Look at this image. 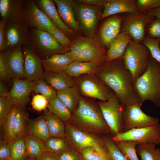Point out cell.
I'll return each mask as SVG.
<instances>
[{
  "instance_id": "1",
  "label": "cell",
  "mask_w": 160,
  "mask_h": 160,
  "mask_svg": "<svg viewBox=\"0 0 160 160\" xmlns=\"http://www.w3.org/2000/svg\"><path fill=\"white\" fill-rule=\"evenodd\" d=\"M96 74L121 103L125 106L142 104L135 91L132 74L123 58L105 63Z\"/></svg>"
},
{
  "instance_id": "2",
  "label": "cell",
  "mask_w": 160,
  "mask_h": 160,
  "mask_svg": "<svg viewBox=\"0 0 160 160\" xmlns=\"http://www.w3.org/2000/svg\"><path fill=\"white\" fill-rule=\"evenodd\" d=\"M69 122L78 129L92 135L104 136L111 133L97 104L81 97Z\"/></svg>"
},
{
  "instance_id": "3",
  "label": "cell",
  "mask_w": 160,
  "mask_h": 160,
  "mask_svg": "<svg viewBox=\"0 0 160 160\" xmlns=\"http://www.w3.org/2000/svg\"><path fill=\"white\" fill-rule=\"evenodd\" d=\"M135 91L142 103L149 100L160 106V63L151 55L147 68L134 83Z\"/></svg>"
},
{
  "instance_id": "4",
  "label": "cell",
  "mask_w": 160,
  "mask_h": 160,
  "mask_svg": "<svg viewBox=\"0 0 160 160\" xmlns=\"http://www.w3.org/2000/svg\"><path fill=\"white\" fill-rule=\"evenodd\" d=\"M151 56L148 48L132 39L128 44L123 58L134 82L146 70Z\"/></svg>"
},
{
  "instance_id": "5",
  "label": "cell",
  "mask_w": 160,
  "mask_h": 160,
  "mask_svg": "<svg viewBox=\"0 0 160 160\" xmlns=\"http://www.w3.org/2000/svg\"><path fill=\"white\" fill-rule=\"evenodd\" d=\"M113 136L123 132V119L125 105L120 102L113 92L108 99L97 103Z\"/></svg>"
},
{
  "instance_id": "6",
  "label": "cell",
  "mask_w": 160,
  "mask_h": 160,
  "mask_svg": "<svg viewBox=\"0 0 160 160\" xmlns=\"http://www.w3.org/2000/svg\"><path fill=\"white\" fill-rule=\"evenodd\" d=\"M31 44L38 57L45 59L66 52L64 49L48 32L36 28L30 30Z\"/></svg>"
},
{
  "instance_id": "7",
  "label": "cell",
  "mask_w": 160,
  "mask_h": 160,
  "mask_svg": "<svg viewBox=\"0 0 160 160\" xmlns=\"http://www.w3.org/2000/svg\"><path fill=\"white\" fill-rule=\"evenodd\" d=\"M75 17L81 31L87 37L94 36L102 12L101 7L87 5L72 0Z\"/></svg>"
},
{
  "instance_id": "8",
  "label": "cell",
  "mask_w": 160,
  "mask_h": 160,
  "mask_svg": "<svg viewBox=\"0 0 160 160\" xmlns=\"http://www.w3.org/2000/svg\"><path fill=\"white\" fill-rule=\"evenodd\" d=\"M155 19V17L145 13H127L124 16L121 32L127 33L134 41L141 43L146 36L148 26Z\"/></svg>"
},
{
  "instance_id": "9",
  "label": "cell",
  "mask_w": 160,
  "mask_h": 160,
  "mask_svg": "<svg viewBox=\"0 0 160 160\" xmlns=\"http://www.w3.org/2000/svg\"><path fill=\"white\" fill-rule=\"evenodd\" d=\"M114 142L124 140L136 142L139 144H160V124L133 129L118 133L111 137Z\"/></svg>"
},
{
  "instance_id": "10",
  "label": "cell",
  "mask_w": 160,
  "mask_h": 160,
  "mask_svg": "<svg viewBox=\"0 0 160 160\" xmlns=\"http://www.w3.org/2000/svg\"><path fill=\"white\" fill-rule=\"evenodd\" d=\"M142 104L137 103L125 106L123 119V132L133 129L157 125L159 119L148 115L141 110Z\"/></svg>"
},
{
  "instance_id": "11",
  "label": "cell",
  "mask_w": 160,
  "mask_h": 160,
  "mask_svg": "<svg viewBox=\"0 0 160 160\" xmlns=\"http://www.w3.org/2000/svg\"><path fill=\"white\" fill-rule=\"evenodd\" d=\"M65 138L72 147L80 153L84 148L89 147H106L103 136L90 134L80 130L69 122L65 123Z\"/></svg>"
},
{
  "instance_id": "12",
  "label": "cell",
  "mask_w": 160,
  "mask_h": 160,
  "mask_svg": "<svg viewBox=\"0 0 160 160\" xmlns=\"http://www.w3.org/2000/svg\"><path fill=\"white\" fill-rule=\"evenodd\" d=\"M94 74H85L79 79L78 83L79 90L84 96L106 101L113 92Z\"/></svg>"
},
{
  "instance_id": "13",
  "label": "cell",
  "mask_w": 160,
  "mask_h": 160,
  "mask_svg": "<svg viewBox=\"0 0 160 160\" xmlns=\"http://www.w3.org/2000/svg\"><path fill=\"white\" fill-rule=\"evenodd\" d=\"M29 28L25 22H7L4 33L8 49L31 44Z\"/></svg>"
},
{
  "instance_id": "14",
  "label": "cell",
  "mask_w": 160,
  "mask_h": 160,
  "mask_svg": "<svg viewBox=\"0 0 160 160\" xmlns=\"http://www.w3.org/2000/svg\"><path fill=\"white\" fill-rule=\"evenodd\" d=\"M25 22L28 27L44 31L51 34L55 26L45 13L33 0H25Z\"/></svg>"
},
{
  "instance_id": "15",
  "label": "cell",
  "mask_w": 160,
  "mask_h": 160,
  "mask_svg": "<svg viewBox=\"0 0 160 160\" xmlns=\"http://www.w3.org/2000/svg\"><path fill=\"white\" fill-rule=\"evenodd\" d=\"M0 56L12 79L25 78L23 47L8 49L0 53Z\"/></svg>"
},
{
  "instance_id": "16",
  "label": "cell",
  "mask_w": 160,
  "mask_h": 160,
  "mask_svg": "<svg viewBox=\"0 0 160 160\" xmlns=\"http://www.w3.org/2000/svg\"><path fill=\"white\" fill-rule=\"evenodd\" d=\"M82 50L80 61L93 62L101 66L105 63L107 52L99 39L94 36L81 37Z\"/></svg>"
},
{
  "instance_id": "17",
  "label": "cell",
  "mask_w": 160,
  "mask_h": 160,
  "mask_svg": "<svg viewBox=\"0 0 160 160\" xmlns=\"http://www.w3.org/2000/svg\"><path fill=\"white\" fill-rule=\"evenodd\" d=\"M24 57L25 78L31 81H35L42 78L44 72L40 59L31 44L23 47Z\"/></svg>"
},
{
  "instance_id": "18",
  "label": "cell",
  "mask_w": 160,
  "mask_h": 160,
  "mask_svg": "<svg viewBox=\"0 0 160 160\" xmlns=\"http://www.w3.org/2000/svg\"><path fill=\"white\" fill-rule=\"evenodd\" d=\"M35 81L13 78L8 97L18 107L23 109L29 100V96Z\"/></svg>"
},
{
  "instance_id": "19",
  "label": "cell",
  "mask_w": 160,
  "mask_h": 160,
  "mask_svg": "<svg viewBox=\"0 0 160 160\" xmlns=\"http://www.w3.org/2000/svg\"><path fill=\"white\" fill-rule=\"evenodd\" d=\"M25 0H0V13L7 22H25Z\"/></svg>"
},
{
  "instance_id": "20",
  "label": "cell",
  "mask_w": 160,
  "mask_h": 160,
  "mask_svg": "<svg viewBox=\"0 0 160 160\" xmlns=\"http://www.w3.org/2000/svg\"><path fill=\"white\" fill-rule=\"evenodd\" d=\"M37 5L44 12L50 19L54 25L60 29L70 39L75 38L76 33L68 26L60 17L52 0H38L35 1Z\"/></svg>"
},
{
  "instance_id": "21",
  "label": "cell",
  "mask_w": 160,
  "mask_h": 160,
  "mask_svg": "<svg viewBox=\"0 0 160 160\" xmlns=\"http://www.w3.org/2000/svg\"><path fill=\"white\" fill-rule=\"evenodd\" d=\"M124 16L117 15L108 19L102 25L100 32V42L108 48L112 41L121 32Z\"/></svg>"
},
{
  "instance_id": "22",
  "label": "cell",
  "mask_w": 160,
  "mask_h": 160,
  "mask_svg": "<svg viewBox=\"0 0 160 160\" xmlns=\"http://www.w3.org/2000/svg\"><path fill=\"white\" fill-rule=\"evenodd\" d=\"M104 7L100 20L118 14L139 12L135 0H110Z\"/></svg>"
},
{
  "instance_id": "23",
  "label": "cell",
  "mask_w": 160,
  "mask_h": 160,
  "mask_svg": "<svg viewBox=\"0 0 160 160\" xmlns=\"http://www.w3.org/2000/svg\"><path fill=\"white\" fill-rule=\"evenodd\" d=\"M131 37L126 32H120L111 42L107 52L106 63L123 58Z\"/></svg>"
},
{
  "instance_id": "24",
  "label": "cell",
  "mask_w": 160,
  "mask_h": 160,
  "mask_svg": "<svg viewBox=\"0 0 160 160\" xmlns=\"http://www.w3.org/2000/svg\"><path fill=\"white\" fill-rule=\"evenodd\" d=\"M58 12L64 22L75 33H80L81 30L76 19L72 5V0H55Z\"/></svg>"
},
{
  "instance_id": "25",
  "label": "cell",
  "mask_w": 160,
  "mask_h": 160,
  "mask_svg": "<svg viewBox=\"0 0 160 160\" xmlns=\"http://www.w3.org/2000/svg\"><path fill=\"white\" fill-rule=\"evenodd\" d=\"M45 71L59 72L65 71L68 66L75 61L69 52L57 54L45 59H40Z\"/></svg>"
},
{
  "instance_id": "26",
  "label": "cell",
  "mask_w": 160,
  "mask_h": 160,
  "mask_svg": "<svg viewBox=\"0 0 160 160\" xmlns=\"http://www.w3.org/2000/svg\"><path fill=\"white\" fill-rule=\"evenodd\" d=\"M42 79L57 91L75 86L74 80L65 71L59 72L45 71Z\"/></svg>"
},
{
  "instance_id": "27",
  "label": "cell",
  "mask_w": 160,
  "mask_h": 160,
  "mask_svg": "<svg viewBox=\"0 0 160 160\" xmlns=\"http://www.w3.org/2000/svg\"><path fill=\"white\" fill-rule=\"evenodd\" d=\"M27 133L45 142L50 136L47 124L43 115L27 120Z\"/></svg>"
},
{
  "instance_id": "28",
  "label": "cell",
  "mask_w": 160,
  "mask_h": 160,
  "mask_svg": "<svg viewBox=\"0 0 160 160\" xmlns=\"http://www.w3.org/2000/svg\"><path fill=\"white\" fill-rule=\"evenodd\" d=\"M101 66L93 62L75 60L67 67L65 72L71 77H77L85 74L96 73Z\"/></svg>"
},
{
  "instance_id": "29",
  "label": "cell",
  "mask_w": 160,
  "mask_h": 160,
  "mask_svg": "<svg viewBox=\"0 0 160 160\" xmlns=\"http://www.w3.org/2000/svg\"><path fill=\"white\" fill-rule=\"evenodd\" d=\"M57 92V97L72 114L78 108L81 96L75 86Z\"/></svg>"
},
{
  "instance_id": "30",
  "label": "cell",
  "mask_w": 160,
  "mask_h": 160,
  "mask_svg": "<svg viewBox=\"0 0 160 160\" xmlns=\"http://www.w3.org/2000/svg\"><path fill=\"white\" fill-rule=\"evenodd\" d=\"M43 116L45 120L50 136L65 138V123L47 109L44 110Z\"/></svg>"
},
{
  "instance_id": "31",
  "label": "cell",
  "mask_w": 160,
  "mask_h": 160,
  "mask_svg": "<svg viewBox=\"0 0 160 160\" xmlns=\"http://www.w3.org/2000/svg\"><path fill=\"white\" fill-rule=\"evenodd\" d=\"M28 156L37 159L45 152H50L44 142L28 133L23 138Z\"/></svg>"
},
{
  "instance_id": "32",
  "label": "cell",
  "mask_w": 160,
  "mask_h": 160,
  "mask_svg": "<svg viewBox=\"0 0 160 160\" xmlns=\"http://www.w3.org/2000/svg\"><path fill=\"white\" fill-rule=\"evenodd\" d=\"M47 108L51 113L65 123L70 121L72 114L57 97L49 101Z\"/></svg>"
},
{
  "instance_id": "33",
  "label": "cell",
  "mask_w": 160,
  "mask_h": 160,
  "mask_svg": "<svg viewBox=\"0 0 160 160\" xmlns=\"http://www.w3.org/2000/svg\"><path fill=\"white\" fill-rule=\"evenodd\" d=\"M82 160H112L106 147H89L81 152Z\"/></svg>"
},
{
  "instance_id": "34",
  "label": "cell",
  "mask_w": 160,
  "mask_h": 160,
  "mask_svg": "<svg viewBox=\"0 0 160 160\" xmlns=\"http://www.w3.org/2000/svg\"><path fill=\"white\" fill-rule=\"evenodd\" d=\"M156 145L152 143L138 144L136 151L140 160H160V148H156Z\"/></svg>"
},
{
  "instance_id": "35",
  "label": "cell",
  "mask_w": 160,
  "mask_h": 160,
  "mask_svg": "<svg viewBox=\"0 0 160 160\" xmlns=\"http://www.w3.org/2000/svg\"><path fill=\"white\" fill-rule=\"evenodd\" d=\"M18 106L15 104L8 116L1 127L3 140L10 143L13 140L14 131L15 124Z\"/></svg>"
},
{
  "instance_id": "36",
  "label": "cell",
  "mask_w": 160,
  "mask_h": 160,
  "mask_svg": "<svg viewBox=\"0 0 160 160\" xmlns=\"http://www.w3.org/2000/svg\"><path fill=\"white\" fill-rule=\"evenodd\" d=\"M28 116L27 113L18 106L13 140L24 138L27 134L26 128Z\"/></svg>"
},
{
  "instance_id": "37",
  "label": "cell",
  "mask_w": 160,
  "mask_h": 160,
  "mask_svg": "<svg viewBox=\"0 0 160 160\" xmlns=\"http://www.w3.org/2000/svg\"><path fill=\"white\" fill-rule=\"evenodd\" d=\"M44 143L50 152L56 154L73 148L65 138L50 136Z\"/></svg>"
},
{
  "instance_id": "38",
  "label": "cell",
  "mask_w": 160,
  "mask_h": 160,
  "mask_svg": "<svg viewBox=\"0 0 160 160\" xmlns=\"http://www.w3.org/2000/svg\"><path fill=\"white\" fill-rule=\"evenodd\" d=\"M124 155L128 160H140L137 156L136 147L138 143L134 141L124 140L115 143Z\"/></svg>"
},
{
  "instance_id": "39",
  "label": "cell",
  "mask_w": 160,
  "mask_h": 160,
  "mask_svg": "<svg viewBox=\"0 0 160 160\" xmlns=\"http://www.w3.org/2000/svg\"><path fill=\"white\" fill-rule=\"evenodd\" d=\"M32 91L44 96L49 101L57 97V92L42 79L35 82Z\"/></svg>"
},
{
  "instance_id": "40",
  "label": "cell",
  "mask_w": 160,
  "mask_h": 160,
  "mask_svg": "<svg viewBox=\"0 0 160 160\" xmlns=\"http://www.w3.org/2000/svg\"><path fill=\"white\" fill-rule=\"evenodd\" d=\"M10 143L11 158L13 160H23L28 157L23 138L15 139Z\"/></svg>"
},
{
  "instance_id": "41",
  "label": "cell",
  "mask_w": 160,
  "mask_h": 160,
  "mask_svg": "<svg viewBox=\"0 0 160 160\" xmlns=\"http://www.w3.org/2000/svg\"><path fill=\"white\" fill-rule=\"evenodd\" d=\"M105 146L108 150L112 160H128L118 148L115 143L111 139V137L103 136Z\"/></svg>"
},
{
  "instance_id": "42",
  "label": "cell",
  "mask_w": 160,
  "mask_h": 160,
  "mask_svg": "<svg viewBox=\"0 0 160 160\" xmlns=\"http://www.w3.org/2000/svg\"><path fill=\"white\" fill-rule=\"evenodd\" d=\"M14 103L9 97H0V127L1 128Z\"/></svg>"
},
{
  "instance_id": "43",
  "label": "cell",
  "mask_w": 160,
  "mask_h": 160,
  "mask_svg": "<svg viewBox=\"0 0 160 160\" xmlns=\"http://www.w3.org/2000/svg\"><path fill=\"white\" fill-rule=\"evenodd\" d=\"M160 39L146 36L141 43L149 49L151 56L160 63Z\"/></svg>"
},
{
  "instance_id": "44",
  "label": "cell",
  "mask_w": 160,
  "mask_h": 160,
  "mask_svg": "<svg viewBox=\"0 0 160 160\" xmlns=\"http://www.w3.org/2000/svg\"><path fill=\"white\" fill-rule=\"evenodd\" d=\"M51 35L64 49L66 52L70 51L73 41L62 31L55 26Z\"/></svg>"
},
{
  "instance_id": "45",
  "label": "cell",
  "mask_w": 160,
  "mask_h": 160,
  "mask_svg": "<svg viewBox=\"0 0 160 160\" xmlns=\"http://www.w3.org/2000/svg\"><path fill=\"white\" fill-rule=\"evenodd\" d=\"M136 4L138 12L145 13L160 7V0H136Z\"/></svg>"
},
{
  "instance_id": "46",
  "label": "cell",
  "mask_w": 160,
  "mask_h": 160,
  "mask_svg": "<svg viewBox=\"0 0 160 160\" xmlns=\"http://www.w3.org/2000/svg\"><path fill=\"white\" fill-rule=\"evenodd\" d=\"M57 154L59 160H82L81 154L73 148Z\"/></svg>"
},
{
  "instance_id": "47",
  "label": "cell",
  "mask_w": 160,
  "mask_h": 160,
  "mask_svg": "<svg viewBox=\"0 0 160 160\" xmlns=\"http://www.w3.org/2000/svg\"><path fill=\"white\" fill-rule=\"evenodd\" d=\"M146 36L160 39V20L156 18L149 25L146 30Z\"/></svg>"
},
{
  "instance_id": "48",
  "label": "cell",
  "mask_w": 160,
  "mask_h": 160,
  "mask_svg": "<svg viewBox=\"0 0 160 160\" xmlns=\"http://www.w3.org/2000/svg\"><path fill=\"white\" fill-rule=\"evenodd\" d=\"M48 102L45 97L41 95L36 94L32 99L31 105L34 110L39 111L47 108Z\"/></svg>"
},
{
  "instance_id": "49",
  "label": "cell",
  "mask_w": 160,
  "mask_h": 160,
  "mask_svg": "<svg viewBox=\"0 0 160 160\" xmlns=\"http://www.w3.org/2000/svg\"><path fill=\"white\" fill-rule=\"evenodd\" d=\"M82 50L81 37L75 39L73 41L70 52L75 60L80 61Z\"/></svg>"
},
{
  "instance_id": "50",
  "label": "cell",
  "mask_w": 160,
  "mask_h": 160,
  "mask_svg": "<svg viewBox=\"0 0 160 160\" xmlns=\"http://www.w3.org/2000/svg\"><path fill=\"white\" fill-rule=\"evenodd\" d=\"M7 21L1 18L0 21V52L1 53L5 51L8 49V45L6 40L4 28Z\"/></svg>"
},
{
  "instance_id": "51",
  "label": "cell",
  "mask_w": 160,
  "mask_h": 160,
  "mask_svg": "<svg viewBox=\"0 0 160 160\" xmlns=\"http://www.w3.org/2000/svg\"><path fill=\"white\" fill-rule=\"evenodd\" d=\"M11 158L10 143L0 140V160Z\"/></svg>"
},
{
  "instance_id": "52",
  "label": "cell",
  "mask_w": 160,
  "mask_h": 160,
  "mask_svg": "<svg viewBox=\"0 0 160 160\" xmlns=\"http://www.w3.org/2000/svg\"><path fill=\"white\" fill-rule=\"evenodd\" d=\"M0 79L1 81L5 82L10 85L12 84V79L4 63L1 56H0Z\"/></svg>"
},
{
  "instance_id": "53",
  "label": "cell",
  "mask_w": 160,
  "mask_h": 160,
  "mask_svg": "<svg viewBox=\"0 0 160 160\" xmlns=\"http://www.w3.org/2000/svg\"><path fill=\"white\" fill-rule=\"evenodd\" d=\"M77 1L84 4L95 6H104L110 0H77Z\"/></svg>"
},
{
  "instance_id": "54",
  "label": "cell",
  "mask_w": 160,
  "mask_h": 160,
  "mask_svg": "<svg viewBox=\"0 0 160 160\" xmlns=\"http://www.w3.org/2000/svg\"><path fill=\"white\" fill-rule=\"evenodd\" d=\"M36 160H59V159L57 154L47 151L43 153Z\"/></svg>"
},
{
  "instance_id": "55",
  "label": "cell",
  "mask_w": 160,
  "mask_h": 160,
  "mask_svg": "<svg viewBox=\"0 0 160 160\" xmlns=\"http://www.w3.org/2000/svg\"><path fill=\"white\" fill-rule=\"evenodd\" d=\"M9 91L3 82L0 81V97H8Z\"/></svg>"
},
{
  "instance_id": "56",
  "label": "cell",
  "mask_w": 160,
  "mask_h": 160,
  "mask_svg": "<svg viewBox=\"0 0 160 160\" xmlns=\"http://www.w3.org/2000/svg\"><path fill=\"white\" fill-rule=\"evenodd\" d=\"M145 14L153 16L160 20V6L155 9L149 10Z\"/></svg>"
},
{
  "instance_id": "57",
  "label": "cell",
  "mask_w": 160,
  "mask_h": 160,
  "mask_svg": "<svg viewBox=\"0 0 160 160\" xmlns=\"http://www.w3.org/2000/svg\"><path fill=\"white\" fill-rule=\"evenodd\" d=\"M36 159L28 157L23 160H36Z\"/></svg>"
},
{
  "instance_id": "58",
  "label": "cell",
  "mask_w": 160,
  "mask_h": 160,
  "mask_svg": "<svg viewBox=\"0 0 160 160\" xmlns=\"http://www.w3.org/2000/svg\"><path fill=\"white\" fill-rule=\"evenodd\" d=\"M1 160H13L12 158L3 159Z\"/></svg>"
},
{
  "instance_id": "59",
  "label": "cell",
  "mask_w": 160,
  "mask_h": 160,
  "mask_svg": "<svg viewBox=\"0 0 160 160\" xmlns=\"http://www.w3.org/2000/svg\"><path fill=\"white\" fill-rule=\"evenodd\" d=\"M159 45H160V43H159Z\"/></svg>"
}]
</instances>
